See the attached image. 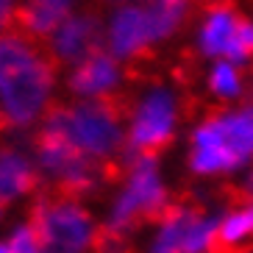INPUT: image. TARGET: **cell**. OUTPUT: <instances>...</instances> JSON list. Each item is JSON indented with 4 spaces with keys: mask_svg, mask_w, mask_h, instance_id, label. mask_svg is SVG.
Returning a JSON list of instances; mask_svg holds the SVG:
<instances>
[{
    "mask_svg": "<svg viewBox=\"0 0 253 253\" xmlns=\"http://www.w3.org/2000/svg\"><path fill=\"white\" fill-rule=\"evenodd\" d=\"M59 67L14 28L0 34V134L31 128L50 106Z\"/></svg>",
    "mask_w": 253,
    "mask_h": 253,
    "instance_id": "obj_1",
    "label": "cell"
},
{
    "mask_svg": "<svg viewBox=\"0 0 253 253\" xmlns=\"http://www.w3.org/2000/svg\"><path fill=\"white\" fill-rule=\"evenodd\" d=\"M253 162V103L239 109H209L192 131L189 170L195 175H220Z\"/></svg>",
    "mask_w": 253,
    "mask_h": 253,
    "instance_id": "obj_2",
    "label": "cell"
},
{
    "mask_svg": "<svg viewBox=\"0 0 253 253\" xmlns=\"http://www.w3.org/2000/svg\"><path fill=\"white\" fill-rule=\"evenodd\" d=\"M175 123H178V97L162 84H150L148 92L136 97L131 112V128L120 150L123 167L128 170L142 156H162L175 139Z\"/></svg>",
    "mask_w": 253,
    "mask_h": 253,
    "instance_id": "obj_3",
    "label": "cell"
},
{
    "mask_svg": "<svg viewBox=\"0 0 253 253\" xmlns=\"http://www.w3.org/2000/svg\"><path fill=\"white\" fill-rule=\"evenodd\" d=\"M28 225L42 253H86L92 242V214L81 203L39 192L28 209Z\"/></svg>",
    "mask_w": 253,
    "mask_h": 253,
    "instance_id": "obj_4",
    "label": "cell"
},
{
    "mask_svg": "<svg viewBox=\"0 0 253 253\" xmlns=\"http://www.w3.org/2000/svg\"><path fill=\"white\" fill-rule=\"evenodd\" d=\"M167 206H170V192L164 189L159 175V159L142 156L128 167L126 186L117 195L106 225L134 237L142 225H159Z\"/></svg>",
    "mask_w": 253,
    "mask_h": 253,
    "instance_id": "obj_5",
    "label": "cell"
},
{
    "mask_svg": "<svg viewBox=\"0 0 253 253\" xmlns=\"http://www.w3.org/2000/svg\"><path fill=\"white\" fill-rule=\"evenodd\" d=\"M220 217L223 214H209V209L195 206L184 198H170L148 253H209L217 239Z\"/></svg>",
    "mask_w": 253,
    "mask_h": 253,
    "instance_id": "obj_6",
    "label": "cell"
},
{
    "mask_svg": "<svg viewBox=\"0 0 253 253\" xmlns=\"http://www.w3.org/2000/svg\"><path fill=\"white\" fill-rule=\"evenodd\" d=\"M42 47H45V53L50 56V61L56 67H61V64H73L75 67L86 56H92L97 50H106V34H103L100 14H95L89 8L70 14L42 42Z\"/></svg>",
    "mask_w": 253,
    "mask_h": 253,
    "instance_id": "obj_7",
    "label": "cell"
},
{
    "mask_svg": "<svg viewBox=\"0 0 253 253\" xmlns=\"http://www.w3.org/2000/svg\"><path fill=\"white\" fill-rule=\"evenodd\" d=\"M109 47L117 61H139L153 59V34L145 14V6H120L112 17L109 34H106Z\"/></svg>",
    "mask_w": 253,
    "mask_h": 253,
    "instance_id": "obj_8",
    "label": "cell"
},
{
    "mask_svg": "<svg viewBox=\"0 0 253 253\" xmlns=\"http://www.w3.org/2000/svg\"><path fill=\"white\" fill-rule=\"evenodd\" d=\"M123 78L126 75H123L120 61L109 50H97L73 67L67 78V89L81 100H89V97H103L117 92Z\"/></svg>",
    "mask_w": 253,
    "mask_h": 253,
    "instance_id": "obj_9",
    "label": "cell"
},
{
    "mask_svg": "<svg viewBox=\"0 0 253 253\" xmlns=\"http://www.w3.org/2000/svg\"><path fill=\"white\" fill-rule=\"evenodd\" d=\"M203 14H206V20L198 34V47L206 59H223L225 50L237 39L242 14L237 11L234 0H209L203 6Z\"/></svg>",
    "mask_w": 253,
    "mask_h": 253,
    "instance_id": "obj_10",
    "label": "cell"
},
{
    "mask_svg": "<svg viewBox=\"0 0 253 253\" xmlns=\"http://www.w3.org/2000/svg\"><path fill=\"white\" fill-rule=\"evenodd\" d=\"M45 184L37 164L20 148H0V211L11 201L37 192Z\"/></svg>",
    "mask_w": 253,
    "mask_h": 253,
    "instance_id": "obj_11",
    "label": "cell"
},
{
    "mask_svg": "<svg viewBox=\"0 0 253 253\" xmlns=\"http://www.w3.org/2000/svg\"><path fill=\"white\" fill-rule=\"evenodd\" d=\"M145 14H148L153 42H164L184 25L189 14V0H148Z\"/></svg>",
    "mask_w": 253,
    "mask_h": 253,
    "instance_id": "obj_12",
    "label": "cell"
},
{
    "mask_svg": "<svg viewBox=\"0 0 253 253\" xmlns=\"http://www.w3.org/2000/svg\"><path fill=\"white\" fill-rule=\"evenodd\" d=\"M253 237V203L231 209L217 223V245H239L242 239Z\"/></svg>",
    "mask_w": 253,
    "mask_h": 253,
    "instance_id": "obj_13",
    "label": "cell"
},
{
    "mask_svg": "<svg viewBox=\"0 0 253 253\" xmlns=\"http://www.w3.org/2000/svg\"><path fill=\"white\" fill-rule=\"evenodd\" d=\"M209 89L214 92L220 100H234V97L242 95V81H239V73L234 64L228 61H217L211 73H209Z\"/></svg>",
    "mask_w": 253,
    "mask_h": 253,
    "instance_id": "obj_14",
    "label": "cell"
},
{
    "mask_svg": "<svg viewBox=\"0 0 253 253\" xmlns=\"http://www.w3.org/2000/svg\"><path fill=\"white\" fill-rule=\"evenodd\" d=\"M6 248H8L11 253H42L37 234L31 231V225H28V223L17 225V228L11 231V237H8Z\"/></svg>",
    "mask_w": 253,
    "mask_h": 253,
    "instance_id": "obj_15",
    "label": "cell"
},
{
    "mask_svg": "<svg viewBox=\"0 0 253 253\" xmlns=\"http://www.w3.org/2000/svg\"><path fill=\"white\" fill-rule=\"evenodd\" d=\"M237 42H239V47L253 59V20L242 17V23H239V28H237Z\"/></svg>",
    "mask_w": 253,
    "mask_h": 253,
    "instance_id": "obj_16",
    "label": "cell"
},
{
    "mask_svg": "<svg viewBox=\"0 0 253 253\" xmlns=\"http://www.w3.org/2000/svg\"><path fill=\"white\" fill-rule=\"evenodd\" d=\"M14 0H0V34L8 31V25L14 23Z\"/></svg>",
    "mask_w": 253,
    "mask_h": 253,
    "instance_id": "obj_17",
    "label": "cell"
},
{
    "mask_svg": "<svg viewBox=\"0 0 253 253\" xmlns=\"http://www.w3.org/2000/svg\"><path fill=\"white\" fill-rule=\"evenodd\" d=\"M209 253H253L251 245H211V251Z\"/></svg>",
    "mask_w": 253,
    "mask_h": 253,
    "instance_id": "obj_18",
    "label": "cell"
},
{
    "mask_svg": "<svg viewBox=\"0 0 253 253\" xmlns=\"http://www.w3.org/2000/svg\"><path fill=\"white\" fill-rule=\"evenodd\" d=\"M237 186H239V192H242V198H245L248 203H253V170L248 172L245 181H242V184H237Z\"/></svg>",
    "mask_w": 253,
    "mask_h": 253,
    "instance_id": "obj_19",
    "label": "cell"
},
{
    "mask_svg": "<svg viewBox=\"0 0 253 253\" xmlns=\"http://www.w3.org/2000/svg\"><path fill=\"white\" fill-rule=\"evenodd\" d=\"M103 3H112V6H134L136 0H103Z\"/></svg>",
    "mask_w": 253,
    "mask_h": 253,
    "instance_id": "obj_20",
    "label": "cell"
},
{
    "mask_svg": "<svg viewBox=\"0 0 253 253\" xmlns=\"http://www.w3.org/2000/svg\"><path fill=\"white\" fill-rule=\"evenodd\" d=\"M251 103H253V67H251Z\"/></svg>",
    "mask_w": 253,
    "mask_h": 253,
    "instance_id": "obj_21",
    "label": "cell"
},
{
    "mask_svg": "<svg viewBox=\"0 0 253 253\" xmlns=\"http://www.w3.org/2000/svg\"><path fill=\"white\" fill-rule=\"evenodd\" d=\"M0 253H11V251L6 248V242H0Z\"/></svg>",
    "mask_w": 253,
    "mask_h": 253,
    "instance_id": "obj_22",
    "label": "cell"
},
{
    "mask_svg": "<svg viewBox=\"0 0 253 253\" xmlns=\"http://www.w3.org/2000/svg\"><path fill=\"white\" fill-rule=\"evenodd\" d=\"M0 214H3V211H0Z\"/></svg>",
    "mask_w": 253,
    "mask_h": 253,
    "instance_id": "obj_23",
    "label": "cell"
}]
</instances>
